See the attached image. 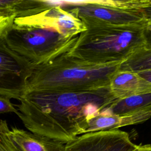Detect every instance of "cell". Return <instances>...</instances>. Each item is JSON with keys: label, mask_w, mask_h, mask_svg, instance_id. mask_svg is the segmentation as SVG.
Instances as JSON below:
<instances>
[{"label": "cell", "mask_w": 151, "mask_h": 151, "mask_svg": "<svg viewBox=\"0 0 151 151\" xmlns=\"http://www.w3.org/2000/svg\"><path fill=\"white\" fill-rule=\"evenodd\" d=\"M149 109H151V93L117 100L103 111L117 115H126Z\"/></svg>", "instance_id": "7c38bea8"}, {"label": "cell", "mask_w": 151, "mask_h": 151, "mask_svg": "<svg viewBox=\"0 0 151 151\" xmlns=\"http://www.w3.org/2000/svg\"><path fill=\"white\" fill-rule=\"evenodd\" d=\"M122 62L87 63L66 54L45 64L34 67L26 93L51 90H89L109 87L112 76Z\"/></svg>", "instance_id": "7a4b0ae2"}, {"label": "cell", "mask_w": 151, "mask_h": 151, "mask_svg": "<svg viewBox=\"0 0 151 151\" xmlns=\"http://www.w3.org/2000/svg\"><path fill=\"white\" fill-rule=\"evenodd\" d=\"M151 117V109L126 115H117L101 111L89 119L85 133L102 130H116L126 126L142 123Z\"/></svg>", "instance_id": "9c48e42d"}, {"label": "cell", "mask_w": 151, "mask_h": 151, "mask_svg": "<svg viewBox=\"0 0 151 151\" xmlns=\"http://www.w3.org/2000/svg\"><path fill=\"white\" fill-rule=\"evenodd\" d=\"M109 87L25 93L16 114L28 131L67 143L84 134L89 119L117 100Z\"/></svg>", "instance_id": "6da1fadb"}, {"label": "cell", "mask_w": 151, "mask_h": 151, "mask_svg": "<svg viewBox=\"0 0 151 151\" xmlns=\"http://www.w3.org/2000/svg\"><path fill=\"white\" fill-rule=\"evenodd\" d=\"M78 36L67 37L48 27L12 23L1 38L10 49L35 67L68 52Z\"/></svg>", "instance_id": "277c9868"}, {"label": "cell", "mask_w": 151, "mask_h": 151, "mask_svg": "<svg viewBox=\"0 0 151 151\" xmlns=\"http://www.w3.org/2000/svg\"><path fill=\"white\" fill-rule=\"evenodd\" d=\"M148 70H151V50L145 47L136 51L123 61L119 68L121 71L137 73Z\"/></svg>", "instance_id": "4fadbf2b"}, {"label": "cell", "mask_w": 151, "mask_h": 151, "mask_svg": "<svg viewBox=\"0 0 151 151\" xmlns=\"http://www.w3.org/2000/svg\"><path fill=\"white\" fill-rule=\"evenodd\" d=\"M139 74L147 81L151 83V70L138 72Z\"/></svg>", "instance_id": "ffe728a7"}, {"label": "cell", "mask_w": 151, "mask_h": 151, "mask_svg": "<svg viewBox=\"0 0 151 151\" xmlns=\"http://www.w3.org/2000/svg\"><path fill=\"white\" fill-rule=\"evenodd\" d=\"M146 18L149 22H151V5L144 9Z\"/></svg>", "instance_id": "44dd1931"}, {"label": "cell", "mask_w": 151, "mask_h": 151, "mask_svg": "<svg viewBox=\"0 0 151 151\" xmlns=\"http://www.w3.org/2000/svg\"><path fill=\"white\" fill-rule=\"evenodd\" d=\"M143 37L145 40V48L151 50V22H147L143 30Z\"/></svg>", "instance_id": "ac0fdd59"}, {"label": "cell", "mask_w": 151, "mask_h": 151, "mask_svg": "<svg viewBox=\"0 0 151 151\" xmlns=\"http://www.w3.org/2000/svg\"><path fill=\"white\" fill-rule=\"evenodd\" d=\"M8 137L18 151H64L65 143L15 127Z\"/></svg>", "instance_id": "30bf717a"}, {"label": "cell", "mask_w": 151, "mask_h": 151, "mask_svg": "<svg viewBox=\"0 0 151 151\" xmlns=\"http://www.w3.org/2000/svg\"><path fill=\"white\" fill-rule=\"evenodd\" d=\"M34 66L10 49L0 37V95L19 100Z\"/></svg>", "instance_id": "8992f818"}, {"label": "cell", "mask_w": 151, "mask_h": 151, "mask_svg": "<svg viewBox=\"0 0 151 151\" xmlns=\"http://www.w3.org/2000/svg\"><path fill=\"white\" fill-rule=\"evenodd\" d=\"M9 129L6 121L0 120V151H18L8 137Z\"/></svg>", "instance_id": "5bb4252c"}, {"label": "cell", "mask_w": 151, "mask_h": 151, "mask_svg": "<svg viewBox=\"0 0 151 151\" xmlns=\"http://www.w3.org/2000/svg\"><path fill=\"white\" fill-rule=\"evenodd\" d=\"M147 21L129 25H103L80 33L66 54L94 64L123 62L145 47L143 30Z\"/></svg>", "instance_id": "3957f363"}, {"label": "cell", "mask_w": 151, "mask_h": 151, "mask_svg": "<svg viewBox=\"0 0 151 151\" xmlns=\"http://www.w3.org/2000/svg\"><path fill=\"white\" fill-rule=\"evenodd\" d=\"M15 18V15H4L0 14V37L5 30L12 24Z\"/></svg>", "instance_id": "e0dca14e"}, {"label": "cell", "mask_w": 151, "mask_h": 151, "mask_svg": "<svg viewBox=\"0 0 151 151\" xmlns=\"http://www.w3.org/2000/svg\"><path fill=\"white\" fill-rule=\"evenodd\" d=\"M130 151H151V145H139Z\"/></svg>", "instance_id": "d6986e66"}, {"label": "cell", "mask_w": 151, "mask_h": 151, "mask_svg": "<svg viewBox=\"0 0 151 151\" xmlns=\"http://www.w3.org/2000/svg\"><path fill=\"white\" fill-rule=\"evenodd\" d=\"M13 23L48 27L57 30L67 37L78 35L86 30L83 22L61 6H55L38 14L17 17Z\"/></svg>", "instance_id": "ba28073f"}, {"label": "cell", "mask_w": 151, "mask_h": 151, "mask_svg": "<svg viewBox=\"0 0 151 151\" xmlns=\"http://www.w3.org/2000/svg\"><path fill=\"white\" fill-rule=\"evenodd\" d=\"M136 145L127 132L116 129L81 134L65 143L64 151H130Z\"/></svg>", "instance_id": "52a82bcc"}, {"label": "cell", "mask_w": 151, "mask_h": 151, "mask_svg": "<svg viewBox=\"0 0 151 151\" xmlns=\"http://www.w3.org/2000/svg\"><path fill=\"white\" fill-rule=\"evenodd\" d=\"M110 90L117 99L151 93V83L142 78L138 73L118 70L111 77Z\"/></svg>", "instance_id": "8fae6325"}, {"label": "cell", "mask_w": 151, "mask_h": 151, "mask_svg": "<svg viewBox=\"0 0 151 151\" xmlns=\"http://www.w3.org/2000/svg\"><path fill=\"white\" fill-rule=\"evenodd\" d=\"M17 109L11 101V99L0 95V114L14 113H17Z\"/></svg>", "instance_id": "2e32d148"}, {"label": "cell", "mask_w": 151, "mask_h": 151, "mask_svg": "<svg viewBox=\"0 0 151 151\" xmlns=\"http://www.w3.org/2000/svg\"><path fill=\"white\" fill-rule=\"evenodd\" d=\"M19 0L0 1V14L4 15H15Z\"/></svg>", "instance_id": "9a60e30c"}, {"label": "cell", "mask_w": 151, "mask_h": 151, "mask_svg": "<svg viewBox=\"0 0 151 151\" xmlns=\"http://www.w3.org/2000/svg\"><path fill=\"white\" fill-rule=\"evenodd\" d=\"M151 0L64 1L63 7L80 19L86 29L103 25H129L147 21L144 9Z\"/></svg>", "instance_id": "5b68a950"}]
</instances>
